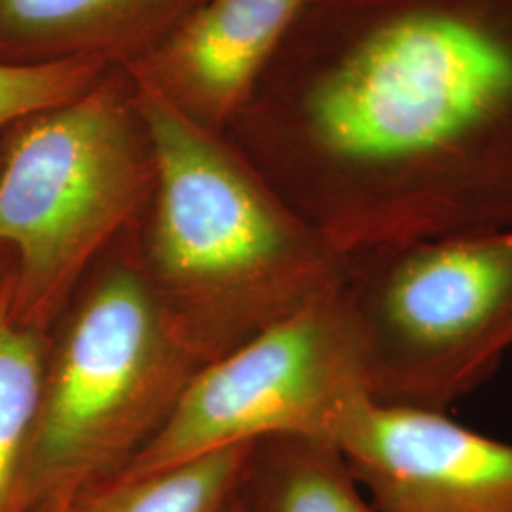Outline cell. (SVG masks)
<instances>
[{
    "label": "cell",
    "instance_id": "cell-13",
    "mask_svg": "<svg viewBox=\"0 0 512 512\" xmlns=\"http://www.w3.org/2000/svg\"><path fill=\"white\" fill-rule=\"evenodd\" d=\"M99 57H67L42 63L0 61V131L55 109L99 84Z\"/></svg>",
    "mask_w": 512,
    "mask_h": 512
},
{
    "label": "cell",
    "instance_id": "cell-5",
    "mask_svg": "<svg viewBox=\"0 0 512 512\" xmlns=\"http://www.w3.org/2000/svg\"><path fill=\"white\" fill-rule=\"evenodd\" d=\"M346 293L372 399L448 412L512 351V226L349 253Z\"/></svg>",
    "mask_w": 512,
    "mask_h": 512
},
{
    "label": "cell",
    "instance_id": "cell-2",
    "mask_svg": "<svg viewBox=\"0 0 512 512\" xmlns=\"http://www.w3.org/2000/svg\"><path fill=\"white\" fill-rule=\"evenodd\" d=\"M137 110L156 173L143 262L211 361L346 285L348 255L198 120L147 84Z\"/></svg>",
    "mask_w": 512,
    "mask_h": 512
},
{
    "label": "cell",
    "instance_id": "cell-10",
    "mask_svg": "<svg viewBox=\"0 0 512 512\" xmlns=\"http://www.w3.org/2000/svg\"><path fill=\"white\" fill-rule=\"evenodd\" d=\"M14 287V256L0 247V512H25L23 478L50 340V330L16 315Z\"/></svg>",
    "mask_w": 512,
    "mask_h": 512
},
{
    "label": "cell",
    "instance_id": "cell-16",
    "mask_svg": "<svg viewBox=\"0 0 512 512\" xmlns=\"http://www.w3.org/2000/svg\"><path fill=\"white\" fill-rule=\"evenodd\" d=\"M2 154H4V139L0 141V164H2Z\"/></svg>",
    "mask_w": 512,
    "mask_h": 512
},
{
    "label": "cell",
    "instance_id": "cell-3",
    "mask_svg": "<svg viewBox=\"0 0 512 512\" xmlns=\"http://www.w3.org/2000/svg\"><path fill=\"white\" fill-rule=\"evenodd\" d=\"M114 245L50 329L25 512L122 471L211 363L165 306L141 249Z\"/></svg>",
    "mask_w": 512,
    "mask_h": 512
},
{
    "label": "cell",
    "instance_id": "cell-11",
    "mask_svg": "<svg viewBox=\"0 0 512 512\" xmlns=\"http://www.w3.org/2000/svg\"><path fill=\"white\" fill-rule=\"evenodd\" d=\"M241 497L251 512H378L342 452L304 437L256 442Z\"/></svg>",
    "mask_w": 512,
    "mask_h": 512
},
{
    "label": "cell",
    "instance_id": "cell-8",
    "mask_svg": "<svg viewBox=\"0 0 512 512\" xmlns=\"http://www.w3.org/2000/svg\"><path fill=\"white\" fill-rule=\"evenodd\" d=\"M311 2L207 0L160 50V82L148 86L184 112L222 118L251 93Z\"/></svg>",
    "mask_w": 512,
    "mask_h": 512
},
{
    "label": "cell",
    "instance_id": "cell-9",
    "mask_svg": "<svg viewBox=\"0 0 512 512\" xmlns=\"http://www.w3.org/2000/svg\"><path fill=\"white\" fill-rule=\"evenodd\" d=\"M194 0H0V61L99 57L165 29Z\"/></svg>",
    "mask_w": 512,
    "mask_h": 512
},
{
    "label": "cell",
    "instance_id": "cell-6",
    "mask_svg": "<svg viewBox=\"0 0 512 512\" xmlns=\"http://www.w3.org/2000/svg\"><path fill=\"white\" fill-rule=\"evenodd\" d=\"M368 397L365 338L344 285L203 366L116 475L274 437L334 444L349 410Z\"/></svg>",
    "mask_w": 512,
    "mask_h": 512
},
{
    "label": "cell",
    "instance_id": "cell-7",
    "mask_svg": "<svg viewBox=\"0 0 512 512\" xmlns=\"http://www.w3.org/2000/svg\"><path fill=\"white\" fill-rule=\"evenodd\" d=\"M334 446L378 512H512V442L446 412L363 399Z\"/></svg>",
    "mask_w": 512,
    "mask_h": 512
},
{
    "label": "cell",
    "instance_id": "cell-12",
    "mask_svg": "<svg viewBox=\"0 0 512 512\" xmlns=\"http://www.w3.org/2000/svg\"><path fill=\"white\" fill-rule=\"evenodd\" d=\"M256 444H236L80 490L69 512H232Z\"/></svg>",
    "mask_w": 512,
    "mask_h": 512
},
{
    "label": "cell",
    "instance_id": "cell-14",
    "mask_svg": "<svg viewBox=\"0 0 512 512\" xmlns=\"http://www.w3.org/2000/svg\"><path fill=\"white\" fill-rule=\"evenodd\" d=\"M71 499H73V497H71ZM71 499H55V501L46 503L44 507H40L37 512H69Z\"/></svg>",
    "mask_w": 512,
    "mask_h": 512
},
{
    "label": "cell",
    "instance_id": "cell-15",
    "mask_svg": "<svg viewBox=\"0 0 512 512\" xmlns=\"http://www.w3.org/2000/svg\"><path fill=\"white\" fill-rule=\"evenodd\" d=\"M232 512H251L247 509V505H245V501H243L241 494H239L238 503H236V507H234V511Z\"/></svg>",
    "mask_w": 512,
    "mask_h": 512
},
{
    "label": "cell",
    "instance_id": "cell-4",
    "mask_svg": "<svg viewBox=\"0 0 512 512\" xmlns=\"http://www.w3.org/2000/svg\"><path fill=\"white\" fill-rule=\"evenodd\" d=\"M137 120L120 93L97 84L4 137L0 247L14 256L23 323L52 329L154 190V158Z\"/></svg>",
    "mask_w": 512,
    "mask_h": 512
},
{
    "label": "cell",
    "instance_id": "cell-1",
    "mask_svg": "<svg viewBox=\"0 0 512 512\" xmlns=\"http://www.w3.org/2000/svg\"><path fill=\"white\" fill-rule=\"evenodd\" d=\"M277 55V190L340 251L512 226V0H313Z\"/></svg>",
    "mask_w": 512,
    "mask_h": 512
}]
</instances>
